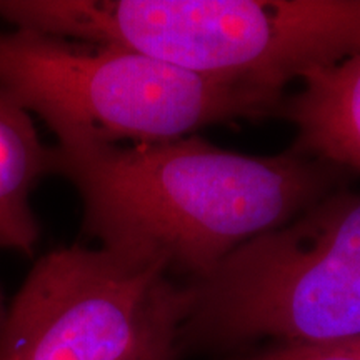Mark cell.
I'll use <instances>...</instances> for the list:
<instances>
[{
    "instance_id": "obj_1",
    "label": "cell",
    "mask_w": 360,
    "mask_h": 360,
    "mask_svg": "<svg viewBox=\"0 0 360 360\" xmlns=\"http://www.w3.org/2000/svg\"><path fill=\"white\" fill-rule=\"evenodd\" d=\"M337 172L294 150L249 155L197 135L52 147V174L77 191L87 236L103 247L164 259L172 276L191 282L334 192Z\"/></svg>"
},
{
    "instance_id": "obj_2",
    "label": "cell",
    "mask_w": 360,
    "mask_h": 360,
    "mask_svg": "<svg viewBox=\"0 0 360 360\" xmlns=\"http://www.w3.org/2000/svg\"><path fill=\"white\" fill-rule=\"evenodd\" d=\"M0 20L277 94L360 52V0H0Z\"/></svg>"
},
{
    "instance_id": "obj_3",
    "label": "cell",
    "mask_w": 360,
    "mask_h": 360,
    "mask_svg": "<svg viewBox=\"0 0 360 360\" xmlns=\"http://www.w3.org/2000/svg\"><path fill=\"white\" fill-rule=\"evenodd\" d=\"M0 90L58 143H143L278 114L283 94L200 77L122 47L0 30Z\"/></svg>"
},
{
    "instance_id": "obj_4",
    "label": "cell",
    "mask_w": 360,
    "mask_h": 360,
    "mask_svg": "<svg viewBox=\"0 0 360 360\" xmlns=\"http://www.w3.org/2000/svg\"><path fill=\"white\" fill-rule=\"evenodd\" d=\"M180 330L212 342L360 339V195L330 192L187 285Z\"/></svg>"
},
{
    "instance_id": "obj_5",
    "label": "cell",
    "mask_w": 360,
    "mask_h": 360,
    "mask_svg": "<svg viewBox=\"0 0 360 360\" xmlns=\"http://www.w3.org/2000/svg\"><path fill=\"white\" fill-rule=\"evenodd\" d=\"M187 285L169 264L98 245L42 255L8 302L0 360H137L177 340Z\"/></svg>"
},
{
    "instance_id": "obj_6",
    "label": "cell",
    "mask_w": 360,
    "mask_h": 360,
    "mask_svg": "<svg viewBox=\"0 0 360 360\" xmlns=\"http://www.w3.org/2000/svg\"><path fill=\"white\" fill-rule=\"evenodd\" d=\"M300 84L278 110L297 130L292 150L360 172V52Z\"/></svg>"
},
{
    "instance_id": "obj_7",
    "label": "cell",
    "mask_w": 360,
    "mask_h": 360,
    "mask_svg": "<svg viewBox=\"0 0 360 360\" xmlns=\"http://www.w3.org/2000/svg\"><path fill=\"white\" fill-rule=\"evenodd\" d=\"M52 174V147L32 115L0 90V249L32 255L40 225L30 197Z\"/></svg>"
},
{
    "instance_id": "obj_8",
    "label": "cell",
    "mask_w": 360,
    "mask_h": 360,
    "mask_svg": "<svg viewBox=\"0 0 360 360\" xmlns=\"http://www.w3.org/2000/svg\"><path fill=\"white\" fill-rule=\"evenodd\" d=\"M252 360H360L350 342L340 344H278Z\"/></svg>"
},
{
    "instance_id": "obj_9",
    "label": "cell",
    "mask_w": 360,
    "mask_h": 360,
    "mask_svg": "<svg viewBox=\"0 0 360 360\" xmlns=\"http://www.w3.org/2000/svg\"><path fill=\"white\" fill-rule=\"evenodd\" d=\"M175 342L177 340L165 342V344L159 345V347L152 349L150 352L143 354L142 357H139L137 360H174L175 359Z\"/></svg>"
},
{
    "instance_id": "obj_10",
    "label": "cell",
    "mask_w": 360,
    "mask_h": 360,
    "mask_svg": "<svg viewBox=\"0 0 360 360\" xmlns=\"http://www.w3.org/2000/svg\"><path fill=\"white\" fill-rule=\"evenodd\" d=\"M7 309H8V302H7V299H6V294H4L2 285H0V332H2L4 322H6Z\"/></svg>"
},
{
    "instance_id": "obj_11",
    "label": "cell",
    "mask_w": 360,
    "mask_h": 360,
    "mask_svg": "<svg viewBox=\"0 0 360 360\" xmlns=\"http://www.w3.org/2000/svg\"><path fill=\"white\" fill-rule=\"evenodd\" d=\"M350 344H352V345H354V349H355V350H357V352H359V355H360V339H359V340H352V342H350Z\"/></svg>"
}]
</instances>
